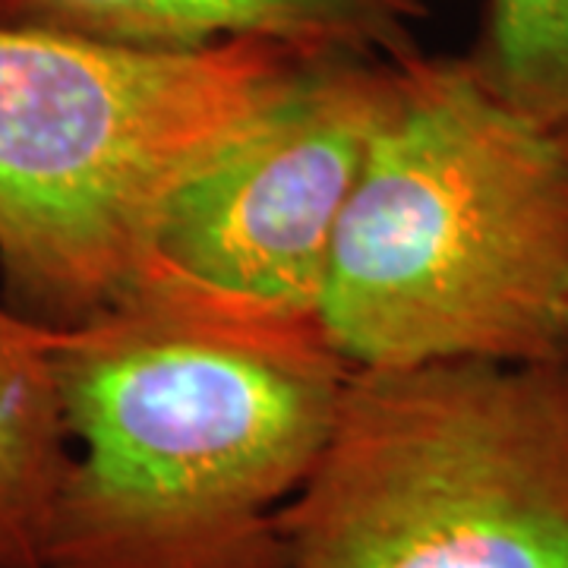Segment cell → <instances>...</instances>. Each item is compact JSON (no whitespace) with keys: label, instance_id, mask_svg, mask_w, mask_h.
Here are the masks:
<instances>
[{"label":"cell","instance_id":"6da1fadb","mask_svg":"<svg viewBox=\"0 0 568 568\" xmlns=\"http://www.w3.org/2000/svg\"><path fill=\"white\" fill-rule=\"evenodd\" d=\"M73 458L41 568H284L351 364L320 316L149 278L58 338Z\"/></svg>","mask_w":568,"mask_h":568},{"label":"cell","instance_id":"7a4b0ae2","mask_svg":"<svg viewBox=\"0 0 568 568\" xmlns=\"http://www.w3.org/2000/svg\"><path fill=\"white\" fill-rule=\"evenodd\" d=\"M320 323L351 366L566 361V145L465 58H398Z\"/></svg>","mask_w":568,"mask_h":568},{"label":"cell","instance_id":"3957f363","mask_svg":"<svg viewBox=\"0 0 568 568\" xmlns=\"http://www.w3.org/2000/svg\"><path fill=\"white\" fill-rule=\"evenodd\" d=\"M306 54L241 39L155 51L0 26V282L54 328L152 275L171 196Z\"/></svg>","mask_w":568,"mask_h":568},{"label":"cell","instance_id":"277c9868","mask_svg":"<svg viewBox=\"0 0 568 568\" xmlns=\"http://www.w3.org/2000/svg\"><path fill=\"white\" fill-rule=\"evenodd\" d=\"M284 568H568V357L351 366Z\"/></svg>","mask_w":568,"mask_h":568},{"label":"cell","instance_id":"5b68a950","mask_svg":"<svg viewBox=\"0 0 568 568\" xmlns=\"http://www.w3.org/2000/svg\"><path fill=\"white\" fill-rule=\"evenodd\" d=\"M395 85L398 58L332 51L294 63L178 186L149 278L320 316L332 246Z\"/></svg>","mask_w":568,"mask_h":568},{"label":"cell","instance_id":"8992f818","mask_svg":"<svg viewBox=\"0 0 568 568\" xmlns=\"http://www.w3.org/2000/svg\"><path fill=\"white\" fill-rule=\"evenodd\" d=\"M424 17L426 0H0V26L155 51L260 39L301 54L405 58Z\"/></svg>","mask_w":568,"mask_h":568},{"label":"cell","instance_id":"52a82bcc","mask_svg":"<svg viewBox=\"0 0 568 568\" xmlns=\"http://www.w3.org/2000/svg\"><path fill=\"white\" fill-rule=\"evenodd\" d=\"M58 338L61 328L0 304V568H41L73 458Z\"/></svg>","mask_w":568,"mask_h":568},{"label":"cell","instance_id":"ba28073f","mask_svg":"<svg viewBox=\"0 0 568 568\" xmlns=\"http://www.w3.org/2000/svg\"><path fill=\"white\" fill-rule=\"evenodd\" d=\"M462 58L499 102L568 149V0H487Z\"/></svg>","mask_w":568,"mask_h":568}]
</instances>
